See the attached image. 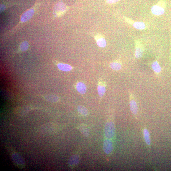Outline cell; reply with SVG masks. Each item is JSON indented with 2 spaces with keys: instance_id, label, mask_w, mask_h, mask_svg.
I'll return each instance as SVG.
<instances>
[{
  "instance_id": "52a82bcc",
  "label": "cell",
  "mask_w": 171,
  "mask_h": 171,
  "mask_svg": "<svg viewBox=\"0 0 171 171\" xmlns=\"http://www.w3.org/2000/svg\"><path fill=\"white\" fill-rule=\"evenodd\" d=\"M98 92L100 97L103 96L106 92V85L105 82L100 79L98 84Z\"/></svg>"
},
{
  "instance_id": "ac0fdd59",
  "label": "cell",
  "mask_w": 171,
  "mask_h": 171,
  "mask_svg": "<svg viewBox=\"0 0 171 171\" xmlns=\"http://www.w3.org/2000/svg\"><path fill=\"white\" fill-rule=\"evenodd\" d=\"M106 1L109 4H113L116 3L121 0H106Z\"/></svg>"
},
{
  "instance_id": "7a4b0ae2",
  "label": "cell",
  "mask_w": 171,
  "mask_h": 171,
  "mask_svg": "<svg viewBox=\"0 0 171 171\" xmlns=\"http://www.w3.org/2000/svg\"><path fill=\"white\" fill-rule=\"evenodd\" d=\"M166 3L164 0H160L156 5H154L151 8L152 13L156 16L163 15L165 12Z\"/></svg>"
},
{
  "instance_id": "3957f363",
  "label": "cell",
  "mask_w": 171,
  "mask_h": 171,
  "mask_svg": "<svg viewBox=\"0 0 171 171\" xmlns=\"http://www.w3.org/2000/svg\"><path fill=\"white\" fill-rule=\"evenodd\" d=\"M129 105L130 110L136 119H137L138 106L136 101L134 95L132 93H130Z\"/></svg>"
},
{
  "instance_id": "7c38bea8",
  "label": "cell",
  "mask_w": 171,
  "mask_h": 171,
  "mask_svg": "<svg viewBox=\"0 0 171 171\" xmlns=\"http://www.w3.org/2000/svg\"><path fill=\"white\" fill-rule=\"evenodd\" d=\"M57 67L60 70L64 71H71L73 68V67L70 65L61 63L58 64Z\"/></svg>"
},
{
  "instance_id": "4fadbf2b",
  "label": "cell",
  "mask_w": 171,
  "mask_h": 171,
  "mask_svg": "<svg viewBox=\"0 0 171 171\" xmlns=\"http://www.w3.org/2000/svg\"><path fill=\"white\" fill-rule=\"evenodd\" d=\"M79 129L82 134L85 137H88L89 136V131L88 128L85 125H80L79 126Z\"/></svg>"
},
{
  "instance_id": "d6986e66",
  "label": "cell",
  "mask_w": 171,
  "mask_h": 171,
  "mask_svg": "<svg viewBox=\"0 0 171 171\" xmlns=\"http://www.w3.org/2000/svg\"><path fill=\"white\" fill-rule=\"evenodd\" d=\"M125 19L126 20V22L130 24H131L132 25H133V24L134 23V21H132V20H131V19H130L129 18H125Z\"/></svg>"
},
{
  "instance_id": "9a60e30c",
  "label": "cell",
  "mask_w": 171,
  "mask_h": 171,
  "mask_svg": "<svg viewBox=\"0 0 171 171\" xmlns=\"http://www.w3.org/2000/svg\"><path fill=\"white\" fill-rule=\"evenodd\" d=\"M132 25L135 28L139 30H143L146 28L145 24L142 22H134Z\"/></svg>"
},
{
  "instance_id": "5bb4252c",
  "label": "cell",
  "mask_w": 171,
  "mask_h": 171,
  "mask_svg": "<svg viewBox=\"0 0 171 171\" xmlns=\"http://www.w3.org/2000/svg\"><path fill=\"white\" fill-rule=\"evenodd\" d=\"M152 67L153 70L157 74L160 73L161 71V66L157 61H154L152 64Z\"/></svg>"
},
{
  "instance_id": "5b68a950",
  "label": "cell",
  "mask_w": 171,
  "mask_h": 171,
  "mask_svg": "<svg viewBox=\"0 0 171 171\" xmlns=\"http://www.w3.org/2000/svg\"><path fill=\"white\" fill-rule=\"evenodd\" d=\"M103 148L105 153L110 154L113 151V143L111 139H106L104 141Z\"/></svg>"
},
{
  "instance_id": "30bf717a",
  "label": "cell",
  "mask_w": 171,
  "mask_h": 171,
  "mask_svg": "<svg viewBox=\"0 0 171 171\" xmlns=\"http://www.w3.org/2000/svg\"><path fill=\"white\" fill-rule=\"evenodd\" d=\"M76 88L77 91L80 94H84L86 93L87 87L86 85L82 82H78L77 83Z\"/></svg>"
},
{
  "instance_id": "6da1fadb",
  "label": "cell",
  "mask_w": 171,
  "mask_h": 171,
  "mask_svg": "<svg viewBox=\"0 0 171 171\" xmlns=\"http://www.w3.org/2000/svg\"><path fill=\"white\" fill-rule=\"evenodd\" d=\"M105 134L106 139L112 140L115 135V129L113 120H110L106 124L105 128Z\"/></svg>"
},
{
  "instance_id": "ba28073f",
  "label": "cell",
  "mask_w": 171,
  "mask_h": 171,
  "mask_svg": "<svg viewBox=\"0 0 171 171\" xmlns=\"http://www.w3.org/2000/svg\"><path fill=\"white\" fill-rule=\"evenodd\" d=\"M57 126L56 125H54V124H45L44 126L42 127V129L45 133H53L57 131L56 130H54V129L57 130Z\"/></svg>"
},
{
  "instance_id": "2e32d148",
  "label": "cell",
  "mask_w": 171,
  "mask_h": 171,
  "mask_svg": "<svg viewBox=\"0 0 171 171\" xmlns=\"http://www.w3.org/2000/svg\"><path fill=\"white\" fill-rule=\"evenodd\" d=\"M78 110L79 113L84 116H87L88 114V110L83 106H78Z\"/></svg>"
},
{
  "instance_id": "9c48e42d",
  "label": "cell",
  "mask_w": 171,
  "mask_h": 171,
  "mask_svg": "<svg viewBox=\"0 0 171 171\" xmlns=\"http://www.w3.org/2000/svg\"><path fill=\"white\" fill-rule=\"evenodd\" d=\"M97 44L98 46L104 48L106 45V42L104 37L101 34H98L95 37Z\"/></svg>"
},
{
  "instance_id": "277c9868",
  "label": "cell",
  "mask_w": 171,
  "mask_h": 171,
  "mask_svg": "<svg viewBox=\"0 0 171 171\" xmlns=\"http://www.w3.org/2000/svg\"><path fill=\"white\" fill-rule=\"evenodd\" d=\"M144 51V46L142 43L140 41H135V56L137 59L142 58L143 55Z\"/></svg>"
},
{
  "instance_id": "e0dca14e",
  "label": "cell",
  "mask_w": 171,
  "mask_h": 171,
  "mask_svg": "<svg viewBox=\"0 0 171 171\" xmlns=\"http://www.w3.org/2000/svg\"><path fill=\"white\" fill-rule=\"evenodd\" d=\"M79 157L78 155H74L72 156L70 160L71 165H73L75 166L78 165L79 162Z\"/></svg>"
},
{
  "instance_id": "8fae6325",
  "label": "cell",
  "mask_w": 171,
  "mask_h": 171,
  "mask_svg": "<svg viewBox=\"0 0 171 171\" xmlns=\"http://www.w3.org/2000/svg\"><path fill=\"white\" fill-rule=\"evenodd\" d=\"M110 66L113 70L119 71L121 69L122 65L120 62L116 60L111 63L110 64Z\"/></svg>"
},
{
  "instance_id": "8992f818",
  "label": "cell",
  "mask_w": 171,
  "mask_h": 171,
  "mask_svg": "<svg viewBox=\"0 0 171 171\" xmlns=\"http://www.w3.org/2000/svg\"><path fill=\"white\" fill-rule=\"evenodd\" d=\"M143 134L145 143L147 145V148L148 149L149 151L150 152L151 144L150 135L147 128L144 127L143 128Z\"/></svg>"
}]
</instances>
